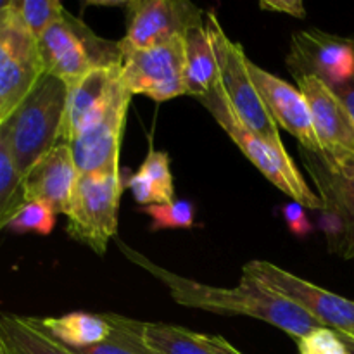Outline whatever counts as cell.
Returning a JSON list of instances; mask_svg holds the SVG:
<instances>
[{
	"mask_svg": "<svg viewBox=\"0 0 354 354\" xmlns=\"http://www.w3.org/2000/svg\"><path fill=\"white\" fill-rule=\"evenodd\" d=\"M118 245H120L121 252L127 254L135 265L161 280L169 289L173 299L182 306L197 308V310L223 315V317L244 315V317L263 320L289 334L296 341L306 337L315 328L324 327L320 322L310 317L299 306L290 303L286 297L272 292L263 283L245 273H242L241 283L234 289L213 287L161 268L123 242L118 241Z\"/></svg>",
	"mask_w": 354,
	"mask_h": 354,
	"instance_id": "6da1fadb",
	"label": "cell"
},
{
	"mask_svg": "<svg viewBox=\"0 0 354 354\" xmlns=\"http://www.w3.org/2000/svg\"><path fill=\"white\" fill-rule=\"evenodd\" d=\"M66 100L68 85L44 73L30 95L0 128V142L23 178L61 142Z\"/></svg>",
	"mask_w": 354,
	"mask_h": 354,
	"instance_id": "7a4b0ae2",
	"label": "cell"
},
{
	"mask_svg": "<svg viewBox=\"0 0 354 354\" xmlns=\"http://www.w3.org/2000/svg\"><path fill=\"white\" fill-rule=\"evenodd\" d=\"M37 47L44 73L55 76L68 86L93 69L121 64L123 61L120 41L99 37L83 19L68 10L38 38Z\"/></svg>",
	"mask_w": 354,
	"mask_h": 354,
	"instance_id": "3957f363",
	"label": "cell"
},
{
	"mask_svg": "<svg viewBox=\"0 0 354 354\" xmlns=\"http://www.w3.org/2000/svg\"><path fill=\"white\" fill-rule=\"evenodd\" d=\"M211 114L214 120L218 121L221 128L228 133V137L239 145L242 154L263 173L266 180L277 189L282 190L283 194L290 197L294 203L301 204L308 209H320L324 211V203L311 190L304 176L301 175L299 168L296 162L292 161L286 149H279L272 145L270 142L263 140L258 135L252 133L244 123L237 118L234 113L232 106L228 104L227 95L218 86L216 90L209 93V95L203 97L199 100Z\"/></svg>",
	"mask_w": 354,
	"mask_h": 354,
	"instance_id": "277c9868",
	"label": "cell"
},
{
	"mask_svg": "<svg viewBox=\"0 0 354 354\" xmlns=\"http://www.w3.org/2000/svg\"><path fill=\"white\" fill-rule=\"evenodd\" d=\"M206 23L209 26L216 48L218 64H220V86L234 113L259 138L279 149H286L280 138L279 124L270 114L268 107L263 102L261 93L258 92L249 75V57L245 55L242 45L232 41L225 35L220 21L213 12H206Z\"/></svg>",
	"mask_w": 354,
	"mask_h": 354,
	"instance_id": "5b68a950",
	"label": "cell"
},
{
	"mask_svg": "<svg viewBox=\"0 0 354 354\" xmlns=\"http://www.w3.org/2000/svg\"><path fill=\"white\" fill-rule=\"evenodd\" d=\"M123 194L121 173L80 175L71 197L68 216L69 237L97 254H104L118 230V209Z\"/></svg>",
	"mask_w": 354,
	"mask_h": 354,
	"instance_id": "8992f818",
	"label": "cell"
},
{
	"mask_svg": "<svg viewBox=\"0 0 354 354\" xmlns=\"http://www.w3.org/2000/svg\"><path fill=\"white\" fill-rule=\"evenodd\" d=\"M242 273L306 311L324 327L354 337V301L306 282L268 261H249Z\"/></svg>",
	"mask_w": 354,
	"mask_h": 354,
	"instance_id": "52a82bcc",
	"label": "cell"
},
{
	"mask_svg": "<svg viewBox=\"0 0 354 354\" xmlns=\"http://www.w3.org/2000/svg\"><path fill=\"white\" fill-rule=\"evenodd\" d=\"M306 97L324 158L328 168L346 178H354V121L334 90L317 76L296 78Z\"/></svg>",
	"mask_w": 354,
	"mask_h": 354,
	"instance_id": "ba28073f",
	"label": "cell"
},
{
	"mask_svg": "<svg viewBox=\"0 0 354 354\" xmlns=\"http://www.w3.org/2000/svg\"><path fill=\"white\" fill-rule=\"evenodd\" d=\"M183 75V37H176L156 47L124 52L121 61V78L128 92L131 95L142 93L156 102L187 95Z\"/></svg>",
	"mask_w": 354,
	"mask_h": 354,
	"instance_id": "9c48e42d",
	"label": "cell"
},
{
	"mask_svg": "<svg viewBox=\"0 0 354 354\" xmlns=\"http://www.w3.org/2000/svg\"><path fill=\"white\" fill-rule=\"evenodd\" d=\"M131 97L123 85L121 64L93 69L68 86L61 142L71 144L80 135L97 127L118 104Z\"/></svg>",
	"mask_w": 354,
	"mask_h": 354,
	"instance_id": "30bf717a",
	"label": "cell"
},
{
	"mask_svg": "<svg viewBox=\"0 0 354 354\" xmlns=\"http://www.w3.org/2000/svg\"><path fill=\"white\" fill-rule=\"evenodd\" d=\"M124 9L127 35L120 40L121 55L183 37L187 28L206 14L183 0H131L124 3Z\"/></svg>",
	"mask_w": 354,
	"mask_h": 354,
	"instance_id": "8fae6325",
	"label": "cell"
},
{
	"mask_svg": "<svg viewBox=\"0 0 354 354\" xmlns=\"http://www.w3.org/2000/svg\"><path fill=\"white\" fill-rule=\"evenodd\" d=\"M287 66L294 80L317 76L330 88L354 80V40L318 30L292 35Z\"/></svg>",
	"mask_w": 354,
	"mask_h": 354,
	"instance_id": "7c38bea8",
	"label": "cell"
},
{
	"mask_svg": "<svg viewBox=\"0 0 354 354\" xmlns=\"http://www.w3.org/2000/svg\"><path fill=\"white\" fill-rule=\"evenodd\" d=\"M303 165L324 203L325 232L332 252L354 259V178L332 171L317 154L303 151Z\"/></svg>",
	"mask_w": 354,
	"mask_h": 354,
	"instance_id": "4fadbf2b",
	"label": "cell"
},
{
	"mask_svg": "<svg viewBox=\"0 0 354 354\" xmlns=\"http://www.w3.org/2000/svg\"><path fill=\"white\" fill-rule=\"evenodd\" d=\"M248 68L249 75H251L258 92L261 93L263 102L268 107L275 123L289 131L290 135H294L303 151L324 158V149L318 140L317 131H315L310 106H308V100L303 92L287 83L286 80L272 75L266 69H261L251 59L248 62Z\"/></svg>",
	"mask_w": 354,
	"mask_h": 354,
	"instance_id": "5bb4252c",
	"label": "cell"
},
{
	"mask_svg": "<svg viewBox=\"0 0 354 354\" xmlns=\"http://www.w3.org/2000/svg\"><path fill=\"white\" fill-rule=\"evenodd\" d=\"M78 178L80 173L76 169L71 145L59 142L24 176L26 203L41 201L47 203L55 214H66Z\"/></svg>",
	"mask_w": 354,
	"mask_h": 354,
	"instance_id": "9a60e30c",
	"label": "cell"
},
{
	"mask_svg": "<svg viewBox=\"0 0 354 354\" xmlns=\"http://www.w3.org/2000/svg\"><path fill=\"white\" fill-rule=\"evenodd\" d=\"M113 330L142 354H214L206 334L168 324H149L114 313L104 315Z\"/></svg>",
	"mask_w": 354,
	"mask_h": 354,
	"instance_id": "2e32d148",
	"label": "cell"
},
{
	"mask_svg": "<svg viewBox=\"0 0 354 354\" xmlns=\"http://www.w3.org/2000/svg\"><path fill=\"white\" fill-rule=\"evenodd\" d=\"M130 100L118 104L97 127L69 144L80 175L121 173L120 151Z\"/></svg>",
	"mask_w": 354,
	"mask_h": 354,
	"instance_id": "e0dca14e",
	"label": "cell"
},
{
	"mask_svg": "<svg viewBox=\"0 0 354 354\" xmlns=\"http://www.w3.org/2000/svg\"><path fill=\"white\" fill-rule=\"evenodd\" d=\"M183 48L187 95L201 100L220 86V64L213 37L206 23V14L203 19L196 21L185 30Z\"/></svg>",
	"mask_w": 354,
	"mask_h": 354,
	"instance_id": "ac0fdd59",
	"label": "cell"
},
{
	"mask_svg": "<svg viewBox=\"0 0 354 354\" xmlns=\"http://www.w3.org/2000/svg\"><path fill=\"white\" fill-rule=\"evenodd\" d=\"M0 339L9 354H76L41 325L40 318L0 311Z\"/></svg>",
	"mask_w": 354,
	"mask_h": 354,
	"instance_id": "d6986e66",
	"label": "cell"
},
{
	"mask_svg": "<svg viewBox=\"0 0 354 354\" xmlns=\"http://www.w3.org/2000/svg\"><path fill=\"white\" fill-rule=\"evenodd\" d=\"M40 322L57 341L73 349L100 344L113 334V327L104 315L85 311H75L59 318H44Z\"/></svg>",
	"mask_w": 354,
	"mask_h": 354,
	"instance_id": "ffe728a7",
	"label": "cell"
},
{
	"mask_svg": "<svg viewBox=\"0 0 354 354\" xmlns=\"http://www.w3.org/2000/svg\"><path fill=\"white\" fill-rule=\"evenodd\" d=\"M41 75L44 68L40 62L10 59L0 64V128L30 95Z\"/></svg>",
	"mask_w": 354,
	"mask_h": 354,
	"instance_id": "44dd1931",
	"label": "cell"
},
{
	"mask_svg": "<svg viewBox=\"0 0 354 354\" xmlns=\"http://www.w3.org/2000/svg\"><path fill=\"white\" fill-rule=\"evenodd\" d=\"M24 203V178L14 166L6 145L0 142V232L9 228V223Z\"/></svg>",
	"mask_w": 354,
	"mask_h": 354,
	"instance_id": "7402d4cb",
	"label": "cell"
},
{
	"mask_svg": "<svg viewBox=\"0 0 354 354\" xmlns=\"http://www.w3.org/2000/svg\"><path fill=\"white\" fill-rule=\"evenodd\" d=\"M14 3L24 28L35 40H38L66 10L57 0H14Z\"/></svg>",
	"mask_w": 354,
	"mask_h": 354,
	"instance_id": "603a6c76",
	"label": "cell"
},
{
	"mask_svg": "<svg viewBox=\"0 0 354 354\" xmlns=\"http://www.w3.org/2000/svg\"><path fill=\"white\" fill-rule=\"evenodd\" d=\"M142 213L149 214L152 220V232L168 228H192L196 209L189 201H175L171 204H152L138 207Z\"/></svg>",
	"mask_w": 354,
	"mask_h": 354,
	"instance_id": "cb8c5ba5",
	"label": "cell"
},
{
	"mask_svg": "<svg viewBox=\"0 0 354 354\" xmlns=\"http://www.w3.org/2000/svg\"><path fill=\"white\" fill-rule=\"evenodd\" d=\"M55 227V211L41 201H30L17 211L9 223V228L16 234L48 235Z\"/></svg>",
	"mask_w": 354,
	"mask_h": 354,
	"instance_id": "d4e9b609",
	"label": "cell"
},
{
	"mask_svg": "<svg viewBox=\"0 0 354 354\" xmlns=\"http://www.w3.org/2000/svg\"><path fill=\"white\" fill-rule=\"evenodd\" d=\"M138 171L144 173V175L158 187L159 192L165 197L166 204L175 203V189H173V176L171 169H169L168 152L151 149Z\"/></svg>",
	"mask_w": 354,
	"mask_h": 354,
	"instance_id": "484cf974",
	"label": "cell"
},
{
	"mask_svg": "<svg viewBox=\"0 0 354 354\" xmlns=\"http://www.w3.org/2000/svg\"><path fill=\"white\" fill-rule=\"evenodd\" d=\"M296 342L299 354H349L341 335L328 327L315 328Z\"/></svg>",
	"mask_w": 354,
	"mask_h": 354,
	"instance_id": "4316f807",
	"label": "cell"
},
{
	"mask_svg": "<svg viewBox=\"0 0 354 354\" xmlns=\"http://www.w3.org/2000/svg\"><path fill=\"white\" fill-rule=\"evenodd\" d=\"M282 216L286 220L287 227L297 237H306L311 234L313 227H311L310 220H308L306 213H304V207L297 203H287L282 207Z\"/></svg>",
	"mask_w": 354,
	"mask_h": 354,
	"instance_id": "83f0119b",
	"label": "cell"
},
{
	"mask_svg": "<svg viewBox=\"0 0 354 354\" xmlns=\"http://www.w3.org/2000/svg\"><path fill=\"white\" fill-rule=\"evenodd\" d=\"M73 351L76 354H142L135 348H131V346L128 344L123 337H120L114 330L107 341L100 342V344H95V346H90V348L73 349Z\"/></svg>",
	"mask_w": 354,
	"mask_h": 354,
	"instance_id": "f1b7e54d",
	"label": "cell"
},
{
	"mask_svg": "<svg viewBox=\"0 0 354 354\" xmlns=\"http://www.w3.org/2000/svg\"><path fill=\"white\" fill-rule=\"evenodd\" d=\"M259 7L265 10H272V12L289 14V16L299 17V19L306 16V9L299 0H265V2H259Z\"/></svg>",
	"mask_w": 354,
	"mask_h": 354,
	"instance_id": "f546056e",
	"label": "cell"
},
{
	"mask_svg": "<svg viewBox=\"0 0 354 354\" xmlns=\"http://www.w3.org/2000/svg\"><path fill=\"white\" fill-rule=\"evenodd\" d=\"M206 342L214 354H242L221 335H206Z\"/></svg>",
	"mask_w": 354,
	"mask_h": 354,
	"instance_id": "4dcf8cb0",
	"label": "cell"
},
{
	"mask_svg": "<svg viewBox=\"0 0 354 354\" xmlns=\"http://www.w3.org/2000/svg\"><path fill=\"white\" fill-rule=\"evenodd\" d=\"M332 90H334L335 95L342 100V104H344L346 109L349 111V114H351L354 121V80H351L349 83H346V85L335 86V88Z\"/></svg>",
	"mask_w": 354,
	"mask_h": 354,
	"instance_id": "1f68e13d",
	"label": "cell"
},
{
	"mask_svg": "<svg viewBox=\"0 0 354 354\" xmlns=\"http://www.w3.org/2000/svg\"><path fill=\"white\" fill-rule=\"evenodd\" d=\"M12 2L14 0H0V24L9 16L10 9H12Z\"/></svg>",
	"mask_w": 354,
	"mask_h": 354,
	"instance_id": "d6a6232c",
	"label": "cell"
},
{
	"mask_svg": "<svg viewBox=\"0 0 354 354\" xmlns=\"http://www.w3.org/2000/svg\"><path fill=\"white\" fill-rule=\"evenodd\" d=\"M339 334V332H337ZM341 335L342 342H344L346 349H348L349 354H354V337H351V335H346V334H339Z\"/></svg>",
	"mask_w": 354,
	"mask_h": 354,
	"instance_id": "836d02e7",
	"label": "cell"
},
{
	"mask_svg": "<svg viewBox=\"0 0 354 354\" xmlns=\"http://www.w3.org/2000/svg\"><path fill=\"white\" fill-rule=\"evenodd\" d=\"M0 354H9V353H7V349H6V346H3V342H2V339H0Z\"/></svg>",
	"mask_w": 354,
	"mask_h": 354,
	"instance_id": "e575fe53",
	"label": "cell"
}]
</instances>
